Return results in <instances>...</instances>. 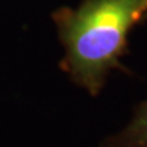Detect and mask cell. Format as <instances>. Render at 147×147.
<instances>
[{
	"label": "cell",
	"mask_w": 147,
	"mask_h": 147,
	"mask_svg": "<svg viewBox=\"0 0 147 147\" xmlns=\"http://www.w3.org/2000/svg\"><path fill=\"white\" fill-rule=\"evenodd\" d=\"M143 1L82 0L76 8L60 7L52 12L65 52L59 67L91 97L100 95L113 69L132 75L121 57L129 53L131 30L146 21Z\"/></svg>",
	"instance_id": "obj_1"
},
{
	"label": "cell",
	"mask_w": 147,
	"mask_h": 147,
	"mask_svg": "<svg viewBox=\"0 0 147 147\" xmlns=\"http://www.w3.org/2000/svg\"><path fill=\"white\" fill-rule=\"evenodd\" d=\"M101 147H147V100L135 108L128 125L104 139Z\"/></svg>",
	"instance_id": "obj_2"
},
{
	"label": "cell",
	"mask_w": 147,
	"mask_h": 147,
	"mask_svg": "<svg viewBox=\"0 0 147 147\" xmlns=\"http://www.w3.org/2000/svg\"><path fill=\"white\" fill-rule=\"evenodd\" d=\"M142 12H143V15L147 16V0H144V1H143V4H142Z\"/></svg>",
	"instance_id": "obj_3"
}]
</instances>
